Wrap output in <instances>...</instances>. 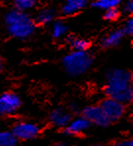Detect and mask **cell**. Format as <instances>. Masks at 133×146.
I'll list each match as a JSON object with an SVG mask.
<instances>
[{
	"instance_id": "277c9868",
	"label": "cell",
	"mask_w": 133,
	"mask_h": 146,
	"mask_svg": "<svg viewBox=\"0 0 133 146\" xmlns=\"http://www.w3.org/2000/svg\"><path fill=\"white\" fill-rule=\"evenodd\" d=\"M99 106L101 107L103 113L109 119V121L113 122L118 121L119 119L124 115L125 111V105L118 101L111 98H107L101 103Z\"/></svg>"
},
{
	"instance_id": "5b68a950",
	"label": "cell",
	"mask_w": 133,
	"mask_h": 146,
	"mask_svg": "<svg viewBox=\"0 0 133 146\" xmlns=\"http://www.w3.org/2000/svg\"><path fill=\"white\" fill-rule=\"evenodd\" d=\"M38 124L30 121H19L13 126L12 133L17 140H31L40 133Z\"/></svg>"
},
{
	"instance_id": "6da1fadb",
	"label": "cell",
	"mask_w": 133,
	"mask_h": 146,
	"mask_svg": "<svg viewBox=\"0 0 133 146\" xmlns=\"http://www.w3.org/2000/svg\"><path fill=\"white\" fill-rule=\"evenodd\" d=\"M105 93L109 98L124 105L131 102L133 99L131 72L121 68L109 70L106 75Z\"/></svg>"
},
{
	"instance_id": "9c48e42d",
	"label": "cell",
	"mask_w": 133,
	"mask_h": 146,
	"mask_svg": "<svg viewBox=\"0 0 133 146\" xmlns=\"http://www.w3.org/2000/svg\"><path fill=\"white\" fill-rule=\"evenodd\" d=\"M87 4L88 0H64L60 12L64 16H72L82 11Z\"/></svg>"
},
{
	"instance_id": "7402d4cb",
	"label": "cell",
	"mask_w": 133,
	"mask_h": 146,
	"mask_svg": "<svg viewBox=\"0 0 133 146\" xmlns=\"http://www.w3.org/2000/svg\"><path fill=\"white\" fill-rule=\"evenodd\" d=\"M55 146H68V144L66 142H58Z\"/></svg>"
},
{
	"instance_id": "3957f363",
	"label": "cell",
	"mask_w": 133,
	"mask_h": 146,
	"mask_svg": "<svg viewBox=\"0 0 133 146\" xmlns=\"http://www.w3.org/2000/svg\"><path fill=\"white\" fill-rule=\"evenodd\" d=\"M93 57L88 51H71L62 58V64L70 76H80L90 69Z\"/></svg>"
},
{
	"instance_id": "7c38bea8",
	"label": "cell",
	"mask_w": 133,
	"mask_h": 146,
	"mask_svg": "<svg viewBox=\"0 0 133 146\" xmlns=\"http://www.w3.org/2000/svg\"><path fill=\"white\" fill-rule=\"evenodd\" d=\"M55 17H56V12L52 8H42L40 11L36 13L35 17V22L36 24L38 25H48L50 23H52L55 20Z\"/></svg>"
},
{
	"instance_id": "8fae6325",
	"label": "cell",
	"mask_w": 133,
	"mask_h": 146,
	"mask_svg": "<svg viewBox=\"0 0 133 146\" xmlns=\"http://www.w3.org/2000/svg\"><path fill=\"white\" fill-rule=\"evenodd\" d=\"M123 36L124 34L121 31V29L114 30V31H111V33H109L108 35H106L102 38L101 44H102L103 48H113V46H116L120 44Z\"/></svg>"
},
{
	"instance_id": "8992f818",
	"label": "cell",
	"mask_w": 133,
	"mask_h": 146,
	"mask_svg": "<svg viewBox=\"0 0 133 146\" xmlns=\"http://www.w3.org/2000/svg\"><path fill=\"white\" fill-rule=\"evenodd\" d=\"M22 105L21 98L13 92H6L0 95V115H10L16 113Z\"/></svg>"
},
{
	"instance_id": "4fadbf2b",
	"label": "cell",
	"mask_w": 133,
	"mask_h": 146,
	"mask_svg": "<svg viewBox=\"0 0 133 146\" xmlns=\"http://www.w3.org/2000/svg\"><path fill=\"white\" fill-rule=\"evenodd\" d=\"M68 42L74 51H88L91 44L88 40L78 36H69Z\"/></svg>"
},
{
	"instance_id": "ba28073f",
	"label": "cell",
	"mask_w": 133,
	"mask_h": 146,
	"mask_svg": "<svg viewBox=\"0 0 133 146\" xmlns=\"http://www.w3.org/2000/svg\"><path fill=\"white\" fill-rule=\"evenodd\" d=\"M90 123L84 117H79L71 119L65 127V133L67 135H80L85 133L90 128Z\"/></svg>"
},
{
	"instance_id": "52a82bcc",
	"label": "cell",
	"mask_w": 133,
	"mask_h": 146,
	"mask_svg": "<svg viewBox=\"0 0 133 146\" xmlns=\"http://www.w3.org/2000/svg\"><path fill=\"white\" fill-rule=\"evenodd\" d=\"M90 123L96 124L98 126H108L111 122L107 119L105 113H103L100 106H89L83 110V115Z\"/></svg>"
},
{
	"instance_id": "ac0fdd59",
	"label": "cell",
	"mask_w": 133,
	"mask_h": 146,
	"mask_svg": "<svg viewBox=\"0 0 133 146\" xmlns=\"http://www.w3.org/2000/svg\"><path fill=\"white\" fill-rule=\"evenodd\" d=\"M120 16V11L118 8H111V9L106 10L104 13V18L105 20L109 21V22H113L116 21Z\"/></svg>"
},
{
	"instance_id": "e0dca14e",
	"label": "cell",
	"mask_w": 133,
	"mask_h": 146,
	"mask_svg": "<svg viewBox=\"0 0 133 146\" xmlns=\"http://www.w3.org/2000/svg\"><path fill=\"white\" fill-rule=\"evenodd\" d=\"M17 139L10 131H0V146H16Z\"/></svg>"
},
{
	"instance_id": "ffe728a7",
	"label": "cell",
	"mask_w": 133,
	"mask_h": 146,
	"mask_svg": "<svg viewBox=\"0 0 133 146\" xmlns=\"http://www.w3.org/2000/svg\"><path fill=\"white\" fill-rule=\"evenodd\" d=\"M123 11L130 15L133 12V0H126L123 4Z\"/></svg>"
},
{
	"instance_id": "603a6c76",
	"label": "cell",
	"mask_w": 133,
	"mask_h": 146,
	"mask_svg": "<svg viewBox=\"0 0 133 146\" xmlns=\"http://www.w3.org/2000/svg\"><path fill=\"white\" fill-rule=\"evenodd\" d=\"M2 68H3V61H2V59L0 58V72L2 71Z\"/></svg>"
},
{
	"instance_id": "d6986e66",
	"label": "cell",
	"mask_w": 133,
	"mask_h": 146,
	"mask_svg": "<svg viewBox=\"0 0 133 146\" xmlns=\"http://www.w3.org/2000/svg\"><path fill=\"white\" fill-rule=\"evenodd\" d=\"M121 31L123 32L124 36H131L133 34V19L128 18L124 22V25L122 26Z\"/></svg>"
},
{
	"instance_id": "7a4b0ae2",
	"label": "cell",
	"mask_w": 133,
	"mask_h": 146,
	"mask_svg": "<svg viewBox=\"0 0 133 146\" xmlns=\"http://www.w3.org/2000/svg\"><path fill=\"white\" fill-rule=\"evenodd\" d=\"M4 23L9 35L17 40H27L36 31V22L31 15L15 8L5 14Z\"/></svg>"
},
{
	"instance_id": "2e32d148",
	"label": "cell",
	"mask_w": 133,
	"mask_h": 146,
	"mask_svg": "<svg viewBox=\"0 0 133 146\" xmlns=\"http://www.w3.org/2000/svg\"><path fill=\"white\" fill-rule=\"evenodd\" d=\"M40 1V0H12L15 9L24 12L33 9Z\"/></svg>"
},
{
	"instance_id": "d4e9b609",
	"label": "cell",
	"mask_w": 133,
	"mask_h": 146,
	"mask_svg": "<svg viewBox=\"0 0 133 146\" xmlns=\"http://www.w3.org/2000/svg\"><path fill=\"white\" fill-rule=\"evenodd\" d=\"M0 117H2V115H0Z\"/></svg>"
},
{
	"instance_id": "9a60e30c",
	"label": "cell",
	"mask_w": 133,
	"mask_h": 146,
	"mask_svg": "<svg viewBox=\"0 0 133 146\" xmlns=\"http://www.w3.org/2000/svg\"><path fill=\"white\" fill-rule=\"evenodd\" d=\"M68 27L63 21H53L51 27V36L54 38H61L67 34Z\"/></svg>"
},
{
	"instance_id": "cb8c5ba5",
	"label": "cell",
	"mask_w": 133,
	"mask_h": 146,
	"mask_svg": "<svg viewBox=\"0 0 133 146\" xmlns=\"http://www.w3.org/2000/svg\"><path fill=\"white\" fill-rule=\"evenodd\" d=\"M91 146H104V145H100V144H97V145H91Z\"/></svg>"
},
{
	"instance_id": "5bb4252c",
	"label": "cell",
	"mask_w": 133,
	"mask_h": 146,
	"mask_svg": "<svg viewBox=\"0 0 133 146\" xmlns=\"http://www.w3.org/2000/svg\"><path fill=\"white\" fill-rule=\"evenodd\" d=\"M123 0H95L93 6L100 10H109L111 8H118L122 4Z\"/></svg>"
},
{
	"instance_id": "30bf717a",
	"label": "cell",
	"mask_w": 133,
	"mask_h": 146,
	"mask_svg": "<svg viewBox=\"0 0 133 146\" xmlns=\"http://www.w3.org/2000/svg\"><path fill=\"white\" fill-rule=\"evenodd\" d=\"M71 119V115L68 111L61 109L54 110L49 115V121H50V122L53 125L57 126V127L65 128Z\"/></svg>"
},
{
	"instance_id": "44dd1931",
	"label": "cell",
	"mask_w": 133,
	"mask_h": 146,
	"mask_svg": "<svg viewBox=\"0 0 133 146\" xmlns=\"http://www.w3.org/2000/svg\"><path fill=\"white\" fill-rule=\"evenodd\" d=\"M112 146H133V141L131 139H122L116 141Z\"/></svg>"
}]
</instances>
